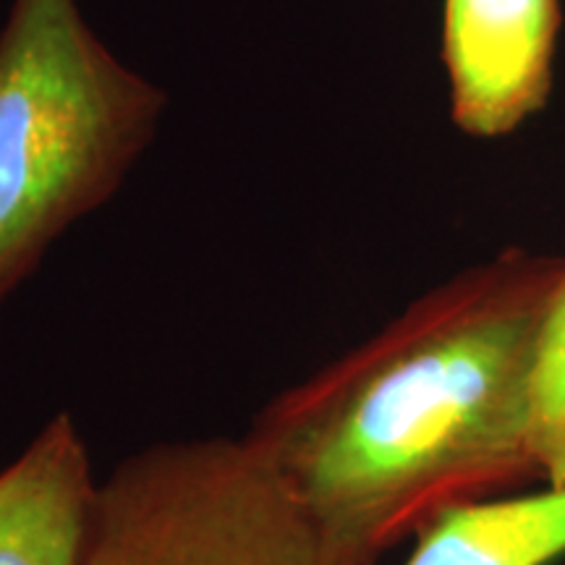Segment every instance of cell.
Listing matches in <instances>:
<instances>
[{"instance_id": "obj_4", "label": "cell", "mask_w": 565, "mask_h": 565, "mask_svg": "<svg viewBox=\"0 0 565 565\" xmlns=\"http://www.w3.org/2000/svg\"><path fill=\"white\" fill-rule=\"evenodd\" d=\"M97 487L79 424L55 414L0 469V565H82Z\"/></svg>"}, {"instance_id": "obj_5", "label": "cell", "mask_w": 565, "mask_h": 565, "mask_svg": "<svg viewBox=\"0 0 565 565\" xmlns=\"http://www.w3.org/2000/svg\"><path fill=\"white\" fill-rule=\"evenodd\" d=\"M563 555L565 484H545L448 508L414 536L404 565H550Z\"/></svg>"}, {"instance_id": "obj_6", "label": "cell", "mask_w": 565, "mask_h": 565, "mask_svg": "<svg viewBox=\"0 0 565 565\" xmlns=\"http://www.w3.org/2000/svg\"><path fill=\"white\" fill-rule=\"evenodd\" d=\"M529 437L542 484H565V273L536 330L529 372Z\"/></svg>"}, {"instance_id": "obj_1", "label": "cell", "mask_w": 565, "mask_h": 565, "mask_svg": "<svg viewBox=\"0 0 565 565\" xmlns=\"http://www.w3.org/2000/svg\"><path fill=\"white\" fill-rule=\"evenodd\" d=\"M565 257L505 249L263 406L246 440L345 553L380 563L435 515L542 482L536 330Z\"/></svg>"}, {"instance_id": "obj_2", "label": "cell", "mask_w": 565, "mask_h": 565, "mask_svg": "<svg viewBox=\"0 0 565 565\" xmlns=\"http://www.w3.org/2000/svg\"><path fill=\"white\" fill-rule=\"evenodd\" d=\"M168 97L79 0H11L0 24V309L53 244L121 192Z\"/></svg>"}, {"instance_id": "obj_3", "label": "cell", "mask_w": 565, "mask_h": 565, "mask_svg": "<svg viewBox=\"0 0 565 565\" xmlns=\"http://www.w3.org/2000/svg\"><path fill=\"white\" fill-rule=\"evenodd\" d=\"M557 0H445L443 61L450 116L479 139L534 116L553 84Z\"/></svg>"}]
</instances>
